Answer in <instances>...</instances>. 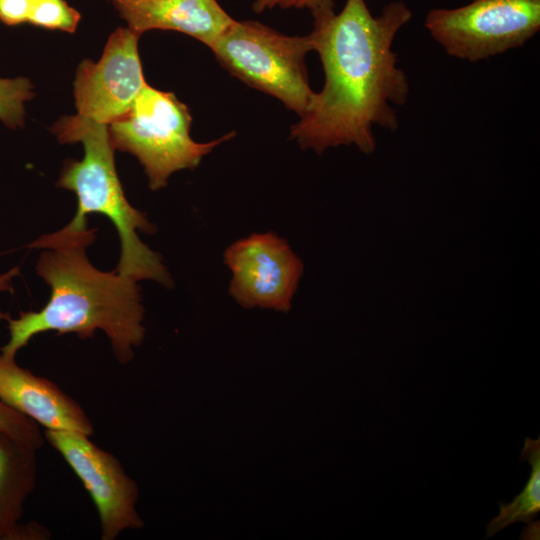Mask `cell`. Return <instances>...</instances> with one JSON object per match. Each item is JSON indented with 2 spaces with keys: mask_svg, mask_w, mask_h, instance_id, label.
I'll return each mask as SVG.
<instances>
[{
  "mask_svg": "<svg viewBox=\"0 0 540 540\" xmlns=\"http://www.w3.org/2000/svg\"><path fill=\"white\" fill-rule=\"evenodd\" d=\"M312 15L310 35L325 82L290 136L316 153L340 145L372 153L373 126L397 130L394 108L404 105L410 94L408 77L392 47L412 12L404 2L393 1L373 16L365 0H346L339 13L327 7Z\"/></svg>",
  "mask_w": 540,
  "mask_h": 540,
  "instance_id": "obj_1",
  "label": "cell"
},
{
  "mask_svg": "<svg viewBox=\"0 0 540 540\" xmlns=\"http://www.w3.org/2000/svg\"><path fill=\"white\" fill-rule=\"evenodd\" d=\"M95 230L68 231L62 228L44 235L29 246L42 248L36 273L50 287V297L38 311H22L9 318V340L1 354L15 358L17 352L41 333H75L91 338L97 330L108 337L113 353L122 364L133 359L134 348L144 337V308L138 282L97 269L86 249Z\"/></svg>",
  "mask_w": 540,
  "mask_h": 540,
  "instance_id": "obj_2",
  "label": "cell"
},
{
  "mask_svg": "<svg viewBox=\"0 0 540 540\" xmlns=\"http://www.w3.org/2000/svg\"><path fill=\"white\" fill-rule=\"evenodd\" d=\"M51 131L61 143L81 142L84 148L81 160L65 161L57 182L58 187L74 192L78 201L74 217L63 228L81 231L88 228L89 214L107 217L115 226L121 244L115 270L137 282L150 280L170 286L171 277L161 256L139 237V232L153 233L155 227L124 194L109 126L75 115L62 117Z\"/></svg>",
  "mask_w": 540,
  "mask_h": 540,
  "instance_id": "obj_3",
  "label": "cell"
},
{
  "mask_svg": "<svg viewBox=\"0 0 540 540\" xmlns=\"http://www.w3.org/2000/svg\"><path fill=\"white\" fill-rule=\"evenodd\" d=\"M192 117L175 94L147 83L129 111L109 125L113 146L134 155L144 168L151 190L166 186L169 177L197 167L217 145L234 132L207 143L190 136Z\"/></svg>",
  "mask_w": 540,
  "mask_h": 540,
  "instance_id": "obj_4",
  "label": "cell"
},
{
  "mask_svg": "<svg viewBox=\"0 0 540 540\" xmlns=\"http://www.w3.org/2000/svg\"><path fill=\"white\" fill-rule=\"evenodd\" d=\"M220 64L247 85L279 99L302 116L316 92L309 85L305 57L311 35L286 36L255 21H236L209 47Z\"/></svg>",
  "mask_w": 540,
  "mask_h": 540,
  "instance_id": "obj_5",
  "label": "cell"
},
{
  "mask_svg": "<svg viewBox=\"0 0 540 540\" xmlns=\"http://www.w3.org/2000/svg\"><path fill=\"white\" fill-rule=\"evenodd\" d=\"M430 36L454 58L478 62L523 46L540 30V0H472L434 8L424 21Z\"/></svg>",
  "mask_w": 540,
  "mask_h": 540,
  "instance_id": "obj_6",
  "label": "cell"
},
{
  "mask_svg": "<svg viewBox=\"0 0 540 540\" xmlns=\"http://www.w3.org/2000/svg\"><path fill=\"white\" fill-rule=\"evenodd\" d=\"M89 437L68 431L44 432L45 440L63 457L93 500L101 540H115L123 531L143 525L135 508L138 487L119 460Z\"/></svg>",
  "mask_w": 540,
  "mask_h": 540,
  "instance_id": "obj_7",
  "label": "cell"
},
{
  "mask_svg": "<svg viewBox=\"0 0 540 540\" xmlns=\"http://www.w3.org/2000/svg\"><path fill=\"white\" fill-rule=\"evenodd\" d=\"M230 295L245 307L288 310L303 274L289 244L272 232L253 233L224 252Z\"/></svg>",
  "mask_w": 540,
  "mask_h": 540,
  "instance_id": "obj_8",
  "label": "cell"
},
{
  "mask_svg": "<svg viewBox=\"0 0 540 540\" xmlns=\"http://www.w3.org/2000/svg\"><path fill=\"white\" fill-rule=\"evenodd\" d=\"M138 32L116 29L98 62L84 60L74 83L77 115L110 125L125 115L146 84L138 54Z\"/></svg>",
  "mask_w": 540,
  "mask_h": 540,
  "instance_id": "obj_9",
  "label": "cell"
},
{
  "mask_svg": "<svg viewBox=\"0 0 540 540\" xmlns=\"http://www.w3.org/2000/svg\"><path fill=\"white\" fill-rule=\"evenodd\" d=\"M0 399L45 430L92 436L93 424L83 408L52 381L17 365L0 353Z\"/></svg>",
  "mask_w": 540,
  "mask_h": 540,
  "instance_id": "obj_10",
  "label": "cell"
},
{
  "mask_svg": "<svg viewBox=\"0 0 540 540\" xmlns=\"http://www.w3.org/2000/svg\"><path fill=\"white\" fill-rule=\"evenodd\" d=\"M115 6L129 28L139 34L151 29L174 30L208 47L234 21L216 0H147Z\"/></svg>",
  "mask_w": 540,
  "mask_h": 540,
  "instance_id": "obj_11",
  "label": "cell"
},
{
  "mask_svg": "<svg viewBox=\"0 0 540 540\" xmlns=\"http://www.w3.org/2000/svg\"><path fill=\"white\" fill-rule=\"evenodd\" d=\"M36 476V450L0 431V540L49 538L50 533L38 523H21Z\"/></svg>",
  "mask_w": 540,
  "mask_h": 540,
  "instance_id": "obj_12",
  "label": "cell"
},
{
  "mask_svg": "<svg viewBox=\"0 0 540 540\" xmlns=\"http://www.w3.org/2000/svg\"><path fill=\"white\" fill-rule=\"evenodd\" d=\"M531 465L530 477L520 494L510 503L499 504V514L487 525V537L517 522L530 523L540 512V438L527 437L520 456Z\"/></svg>",
  "mask_w": 540,
  "mask_h": 540,
  "instance_id": "obj_13",
  "label": "cell"
},
{
  "mask_svg": "<svg viewBox=\"0 0 540 540\" xmlns=\"http://www.w3.org/2000/svg\"><path fill=\"white\" fill-rule=\"evenodd\" d=\"M80 18L79 12L65 0H31L28 22L34 26L72 33Z\"/></svg>",
  "mask_w": 540,
  "mask_h": 540,
  "instance_id": "obj_14",
  "label": "cell"
},
{
  "mask_svg": "<svg viewBox=\"0 0 540 540\" xmlns=\"http://www.w3.org/2000/svg\"><path fill=\"white\" fill-rule=\"evenodd\" d=\"M27 78H0V120L11 128L23 126L24 103L34 96Z\"/></svg>",
  "mask_w": 540,
  "mask_h": 540,
  "instance_id": "obj_15",
  "label": "cell"
},
{
  "mask_svg": "<svg viewBox=\"0 0 540 540\" xmlns=\"http://www.w3.org/2000/svg\"><path fill=\"white\" fill-rule=\"evenodd\" d=\"M0 431L21 444L38 450L44 444V434L37 423L6 405L0 399Z\"/></svg>",
  "mask_w": 540,
  "mask_h": 540,
  "instance_id": "obj_16",
  "label": "cell"
},
{
  "mask_svg": "<svg viewBox=\"0 0 540 540\" xmlns=\"http://www.w3.org/2000/svg\"><path fill=\"white\" fill-rule=\"evenodd\" d=\"M274 7L309 9L311 13H315L327 7H334L333 0H256L253 4V10L256 13H261L266 9Z\"/></svg>",
  "mask_w": 540,
  "mask_h": 540,
  "instance_id": "obj_17",
  "label": "cell"
},
{
  "mask_svg": "<svg viewBox=\"0 0 540 540\" xmlns=\"http://www.w3.org/2000/svg\"><path fill=\"white\" fill-rule=\"evenodd\" d=\"M31 0H0V21L8 26L28 22Z\"/></svg>",
  "mask_w": 540,
  "mask_h": 540,
  "instance_id": "obj_18",
  "label": "cell"
},
{
  "mask_svg": "<svg viewBox=\"0 0 540 540\" xmlns=\"http://www.w3.org/2000/svg\"><path fill=\"white\" fill-rule=\"evenodd\" d=\"M19 267H14L5 273L0 274V292H5L11 289L12 280L15 276L19 275ZM10 317L7 313L0 309V321L8 320Z\"/></svg>",
  "mask_w": 540,
  "mask_h": 540,
  "instance_id": "obj_19",
  "label": "cell"
},
{
  "mask_svg": "<svg viewBox=\"0 0 540 540\" xmlns=\"http://www.w3.org/2000/svg\"><path fill=\"white\" fill-rule=\"evenodd\" d=\"M115 5H130V4H137L141 3L147 0H112Z\"/></svg>",
  "mask_w": 540,
  "mask_h": 540,
  "instance_id": "obj_20",
  "label": "cell"
}]
</instances>
